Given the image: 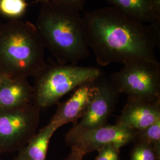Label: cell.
Segmentation results:
<instances>
[{
	"instance_id": "obj_1",
	"label": "cell",
	"mask_w": 160,
	"mask_h": 160,
	"mask_svg": "<svg viewBox=\"0 0 160 160\" xmlns=\"http://www.w3.org/2000/svg\"><path fill=\"white\" fill-rule=\"evenodd\" d=\"M82 17L88 45L98 65L157 60L160 26L138 22L112 6L85 12Z\"/></svg>"
},
{
	"instance_id": "obj_2",
	"label": "cell",
	"mask_w": 160,
	"mask_h": 160,
	"mask_svg": "<svg viewBox=\"0 0 160 160\" xmlns=\"http://www.w3.org/2000/svg\"><path fill=\"white\" fill-rule=\"evenodd\" d=\"M40 10L34 24L45 46L59 64L77 65L90 55L81 12L36 0Z\"/></svg>"
},
{
	"instance_id": "obj_3",
	"label": "cell",
	"mask_w": 160,
	"mask_h": 160,
	"mask_svg": "<svg viewBox=\"0 0 160 160\" xmlns=\"http://www.w3.org/2000/svg\"><path fill=\"white\" fill-rule=\"evenodd\" d=\"M45 46L34 24L20 20L0 25V71L6 77H37L46 69Z\"/></svg>"
},
{
	"instance_id": "obj_4",
	"label": "cell",
	"mask_w": 160,
	"mask_h": 160,
	"mask_svg": "<svg viewBox=\"0 0 160 160\" xmlns=\"http://www.w3.org/2000/svg\"><path fill=\"white\" fill-rule=\"evenodd\" d=\"M102 75V71L94 67L59 63L48 65L36 77L33 87V101L40 109L48 108L69 92Z\"/></svg>"
},
{
	"instance_id": "obj_5",
	"label": "cell",
	"mask_w": 160,
	"mask_h": 160,
	"mask_svg": "<svg viewBox=\"0 0 160 160\" xmlns=\"http://www.w3.org/2000/svg\"><path fill=\"white\" fill-rule=\"evenodd\" d=\"M110 80L128 100H160V64L158 60L138 59L123 64Z\"/></svg>"
},
{
	"instance_id": "obj_6",
	"label": "cell",
	"mask_w": 160,
	"mask_h": 160,
	"mask_svg": "<svg viewBox=\"0 0 160 160\" xmlns=\"http://www.w3.org/2000/svg\"><path fill=\"white\" fill-rule=\"evenodd\" d=\"M135 138V131L117 123L91 128L73 126L65 136L69 146L78 149L84 155L109 145L121 148L133 143Z\"/></svg>"
},
{
	"instance_id": "obj_7",
	"label": "cell",
	"mask_w": 160,
	"mask_h": 160,
	"mask_svg": "<svg viewBox=\"0 0 160 160\" xmlns=\"http://www.w3.org/2000/svg\"><path fill=\"white\" fill-rule=\"evenodd\" d=\"M40 109L32 103L22 107L0 109V148L29 142L39 123Z\"/></svg>"
},
{
	"instance_id": "obj_8",
	"label": "cell",
	"mask_w": 160,
	"mask_h": 160,
	"mask_svg": "<svg viewBox=\"0 0 160 160\" xmlns=\"http://www.w3.org/2000/svg\"><path fill=\"white\" fill-rule=\"evenodd\" d=\"M97 91L86 114L74 126L91 128L108 123L120 93L110 79L106 78L103 75L97 79Z\"/></svg>"
},
{
	"instance_id": "obj_9",
	"label": "cell",
	"mask_w": 160,
	"mask_h": 160,
	"mask_svg": "<svg viewBox=\"0 0 160 160\" xmlns=\"http://www.w3.org/2000/svg\"><path fill=\"white\" fill-rule=\"evenodd\" d=\"M97 88V80L78 87L67 100L59 104L49 123L58 129L69 123L75 125L86 114Z\"/></svg>"
},
{
	"instance_id": "obj_10",
	"label": "cell",
	"mask_w": 160,
	"mask_h": 160,
	"mask_svg": "<svg viewBox=\"0 0 160 160\" xmlns=\"http://www.w3.org/2000/svg\"><path fill=\"white\" fill-rule=\"evenodd\" d=\"M160 119V100H128L117 124L141 131Z\"/></svg>"
},
{
	"instance_id": "obj_11",
	"label": "cell",
	"mask_w": 160,
	"mask_h": 160,
	"mask_svg": "<svg viewBox=\"0 0 160 160\" xmlns=\"http://www.w3.org/2000/svg\"><path fill=\"white\" fill-rule=\"evenodd\" d=\"M104 1L138 22L160 26V1L158 0Z\"/></svg>"
},
{
	"instance_id": "obj_12",
	"label": "cell",
	"mask_w": 160,
	"mask_h": 160,
	"mask_svg": "<svg viewBox=\"0 0 160 160\" xmlns=\"http://www.w3.org/2000/svg\"><path fill=\"white\" fill-rule=\"evenodd\" d=\"M33 102V88L26 78L6 77L0 84V109L22 107Z\"/></svg>"
},
{
	"instance_id": "obj_13",
	"label": "cell",
	"mask_w": 160,
	"mask_h": 160,
	"mask_svg": "<svg viewBox=\"0 0 160 160\" xmlns=\"http://www.w3.org/2000/svg\"><path fill=\"white\" fill-rule=\"evenodd\" d=\"M57 129L49 123L34 135L22 152L27 160H46L50 140Z\"/></svg>"
},
{
	"instance_id": "obj_14",
	"label": "cell",
	"mask_w": 160,
	"mask_h": 160,
	"mask_svg": "<svg viewBox=\"0 0 160 160\" xmlns=\"http://www.w3.org/2000/svg\"><path fill=\"white\" fill-rule=\"evenodd\" d=\"M26 0H0V14L10 20H20L28 10Z\"/></svg>"
},
{
	"instance_id": "obj_15",
	"label": "cell",
	"mask_w": 160,
	"mask_h": 160,
	"mask_svg": "<svg viewBox=\"0 0 160 160\" xmlns=\"http://www.w3.org/2000/svg\"><path fill=\"white\" fill-rule=\"evenodd\" d=\"M134 142L149 144L160 154V119L143 130L135 131Z\"/></svg>"
},
{
	"instance_id": "obj_16",
	"label": "cell",
	"mask_w": 160,
	"mask_h": 160,
	"mask_svg": "<svg viewBox=\"0 0 160 160\" xmlns=\"http://www.w3.org/2000/svg\"><path fill=\"white\" fill-rule=\"evenodd\" d=\"M130 160H160L159 154L151 145L143 142H134Z\"/></svg>"
},
{
	"instance_id": "obj_17",
	"label": "cell",
	"mask_w": 160,
	"mask_h": 160,
	"mask_svg": "<svg viewBox=\"0 0 160 160\" xmlns=\"http://www.w3.org/2000/svg\"><path fill=\"white\" fill-rule=\"evenodd\" d=\"M120 149L113 145L105 146L97 151L95 160H120Z\"/></svg>"
},
{
	"instance_id": "obj_18",
	"label": "cell",
	"mask_w": 160,
	"mask_h": 160,
	"mask_svg": "<svg viewBox=\"0 0 160 160\" xmlns=\"http://www.w3.org/2000/svg\"><path fill=\"white\" fill-rule=\"evenodd\" d=\"M49 1L59 6H62L75 10L81 12L87 0H43Z\"/></svg>"
},
{
	"instance_id": "obj_19",
	"label": "cell",
	"mask_w": 160,
	"mask_h": 160,
	"mask_svg": "<svg viewBox=\"0 0 160 160\" xmlns=\"http://www.w3.org/2000/svg\"><path fill=\"white\" fill-rule=\"evenodd\" d=\"M84 155L78 149L72 147L71 152L64 160H82Z\"/></svg>"
},
{
	"instance_id": "obj_20",
	"label": "cell",
	"mask_w": 160,
	"mask_h": 160,
	"mask_svg": "<svg viewBox=\"0 0 160 160\" xmlns=\"http://www.w3.org/2000/svg\"><path fill=\"white\" fill-rule=\"evenodd\" d=\"M17 160H27V159L26 158V157L23 155V152H22L20 155H19V157H18Z\"/></svg>"
},
{
	"instance_id": "obj_21",
	"label": "cell",
	"mask_w": 160,
	"mask_h": 160,
	"mask_svg": "<svg viewBox=\"0 0 160 160\" xmlns=\"http://www.w3.org/2000/svg\"><path fill=\"white\" fill-rule=\"evenodd\" d=\"M6 77V75H4V74L0 71V84H1V83L2 82V81H3V80L4 79V78H5Z\"/></svg>"
},
{
	"instance_id": "obj_22",
	"label": "cell",
	"mask_w": 160,
	"mask_h": 160,
	"mask_svg": "<svg viewBox=\"0 0 160 160\" xmlns=\"http://www.w3.org/2000/svg\"><path fill=\"white\" fill-rule=\"evenodd\" d=\"M1 22H0V25H1Z\"/></svg>"
},
{
	"instance_id": "obj_23",
	"label": "cell",
	"mask_w": 160,
	"mask_h": 160,
	"mask_svg": "<svg viewBox=\"0 0 160 160\" xmlns=\"http://www.w3.org/2000/svg\"><path fill=\"white\" fill-rule=\"evenodd\" d=\"M158 1H160V0H158Z\"/></svg>"
}]
</instances>
